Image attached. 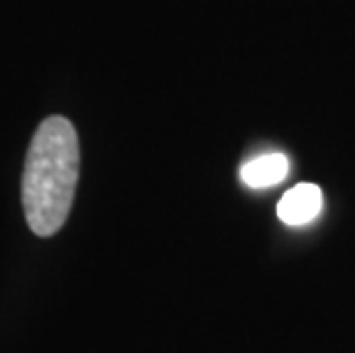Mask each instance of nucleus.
<instances>
[{"instance_id": "nucleus-3", "label": "nucleus", "mask_w": 355, "mask_h": 353, "mask_svg": "<svg viewBox=\"0 0 355 353\" xmlns=\"http://www.w3.org/2000/svg\"><path fill=\"white\" fill-rule=\"evenodd\" d=\"M289 175V159L284 154H263L241 168V182L250 189H268Z\"/></svg>"}, {"instance_id": "nucleus-1", "label": "nucleus", "mask_w": 355, "mask_h": 353, "mask_svg": "<svg viewBox=\"0 0 355 353\" xmlns=\"http://www.w3.org/2000/svg\"><path fill=\"white\" fill-rule=\"evenodd\" d=\"M78 175L76 129L62 115L46 117L30 140L21 179L26 221L37 236H53L62 230L73 205Z\"/></svg>"}, {"instance_id": "nucleus-2", "label": "nucleus", "mask_w": 355, "mask_h": 353, "mask_svg": "<svg viewBox=\"0 0 355 353\" xmlns=\"http://www.w3.org/2000/svg\"><path fill=\"white\" fill-rule=\"evenodd\" d=\"M323 209V193L316 184H298L282 195L277 205L279 221L298 227V225L312 223Z\"/></svg>"}]
</instances>
